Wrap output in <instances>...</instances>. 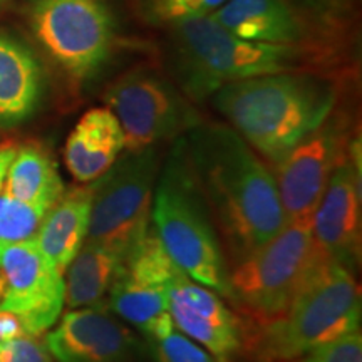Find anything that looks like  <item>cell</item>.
<instances>
[{"label":"cell","instance_id":"obj_13","mask_svg":"<svg viewBox=\"0 0 362 362\" xmlns=\"http://www.w3.org/2000/svg\"><path fill=\"white\" fill-rule=\"evenodd\" d=\"M168 296L175 329L200 344L216 362H233L245 349V325L215 291L181 270L170 284Z\"/></svg>","mask_w":362,"mask_h":362},{"label":"cell","instance_id":"obj_28","mask_svg":"<svg viewBox=\"0 0 362 362\" xmlns=\"http://www.w3.org/2000/svg\"><path fill=\"white\" fill-rule=\"evenodd\" d=\"M17 153V146L13 143L0 144V192H2L4 183H6L7 171L11 168V163Z\"/></svg>","mask_w":362,"mask_h":362},{"label":"cell","instance_id":"obj_24","mask_svg":"<svg viewBox=\"0 0 362 362\" xmlns=\"http://www.w3.org/2000/svg\"><path fill=\"white\" fill-rule=\"evenodd\" d=\"M288 362H362L361 329L332 342L322 344Z\"/></svg>","mask_w":362,"mask_h":362},{"label":"cell","instance_id":"obj_14","mask_svg":"<svg viewBox=\"0 0 362 362\" xmlns=\"http://www.w3.org/2000/svg\"><path fill=\"white\" fill-rule=\"evenodd\" d=\"M45 346L59 362H128L138 341L121 320L99 305L69 309Z\"/></svg>","mask_w":362,"mask_h":362},{"label":"cell","instance_id":"obj_5","mask_svg":"<svg viewBox=\"0 0 362 362\" xmlns=\"http://www.w3.org/2000/svg\"><path fill=\"white\" fill-rule=\"evenodd\" d=\"M319 255L310 221H288L269 242L228 267L230 302L250 324L282 315Z\"/></svg>","mask_w":362,"mask_h":362},{"label":"cell","instance_id":"obj_21","mask_svg":"<svg viewBox=\"0 0 362 362\" xmlns=\"http://www.w3.org/2000/svg\"><path fill=\"white\" fill-rule=\"evenodd\" d=\"M2 192L16 200L49 210L62 197L66 187L49 151L35 143H27L17 148Z\"/></svg>","mask_w":362,"mask_h":362},{"label":"cell","instance_id":"obj_26","mask_svg":"<svg viewBox=\"0 0 362 362\" xmlns=\"http://www.w3.org/2000/svg\"><path fill=\"white\" fill-rule=\"evenodd\" d=\"M0 362H52V356L37 337L22 334L8 341H0Z\"/></svg>","mask_w":362,"mask_h":362},{"label":"cell","instance_id":"obj_8","mask_svg":"<svg viewBox=\"0 0 362 362\" xmlns=\"http://www.w3.org/2000/svg\"><path fill=\"white\" fill-rule=\"evenodd\" d=\"M29 17L35 37L72 78H90L110 56L112 21L101 0H34Z\"/></svg>","mask_w":362,"mask_h":362},{"label":"cell","instance_id":"obj_17","mask_svg":"<svg viewBox=\"0 0 362 362\" xmlns=\"http://www.w3.org/2000/svg\"><path fill=\"white\" fill-rule=\"evenodd\" d=\"M211 19L238 37L269 44H293L300 24L285 0H226Z\"/></svg>","mask_w":362,"mask_h":362},{"label":"cell","instance_id":"obj_29","mask_svg":"<svg viewBox=\"0 0 362 362\" xmlns=\"http://www.w3.org/2000/svg\"><path fill=\"white\" fill-rule=\"evenodd\" d=\"M4 292H6V280H4L2 272H0V300H2Z\"/></svg>","mask_w":362,"mask_h":362},{"label":"cell","instance_id":"obj_27","mask_svg":"<svg viewBox=\"0 0 362 362\" xmlns=\"http://www.w3.org/2000/svg\"><path fill=\"white\" fill-rule=\"evenodd\" d=\"M24 332L19 317L8 310L0 309V341H8V339L19 337Z\"/></svg>","mask_w":362,"mask_h":362},{"label":"cell","instance_id":"obj_2","mask_svg":"<svg viewBox=\"0 0 362 362\" xmlns=\"http://www.w3.org/2000/svg\"><path fill=\"white\" fill-rule=\"evenodd\" d=\"M214 94L235 133L274 165L327 119L336 101L327 81L292 71L233 81Z\"/></svg>","mask_w":362,"mask_h":362},{"label":"cell","instance_id":"obj_6","mask_svg":"<svg viewBox=\"0 0 362 362\" xmlns=\"http://www.w3.org/2000/svg\"><path fill=\"white\" fill-rule=\"evenodd\" d=\"M173 24L189 69L188 88L197 94H211L233 81L291 72L300 59V51L293 44L238 37L210 16Z\"/></svg>","mask_w":362,"mask_h":362},{"label":"cell","instance_id":"obj_18","mask_svg":"<svg viewBox=\"0 0 362 362\" xmlns=\"http://www.w3.org/2000/svg\"><path fill=\"white\" fill-rule=\"evenodd\" d=\"M42 78L33 52L17 40L0 35V121L19 123L33 115Z\"/></svg>","mask_w":362,"mask_h":362},{"label":"cell","instance_id":"obj_30","mask_svg":"<svg viewBox=\"0 0 362 362\" xmlns=\"http://www.w3.org/2000/svg\"><path fill=\"white\" fill-rule=\"evenodd\" d=\"M2 4H4V0H0V8H2Z\"/></svg>","mask_w":362,"mask_h":362},{"label":"cell","instance_id":"obj_10","mask_svg":"<svg viewBox=\"0 0 362 362\" xmlns=\"http://www.w3.org/2000/svg\"><path fill=\"white\" fill-rule=\"evenodd\" d=\"M0 272L6 280L0 309L19 317L25 334L39 337L57 324L66 304L64 275L34 238L0 242Z\"/></svg>","mask_w":362,"mask_h":362},{"label":"cell","instance_id":"obj_23","mask_svg":"<svg viewBox=\"0 0 362 362\" xmlns=\"http://www.w3.org/2000/svg\"><path fill=\"white\" fill-rule=\"evenodd\" d=\"M156 362H216L200 344L173 329L165 337L151 341Z\"/></svg>","mask_w":362,"mask_h":362},{"label":"cell","instance_id":"obj_16","mask_svg":"<svg viewBox=\"0 0 362 362\" xmlns=\"http://www.w3.org/2000/svg\"><path fill=\"white\" fill-rule=\"evenodd\" d=\"M93 197L94 181L67 189L49 208L34 237L40 252L62 275L88 240Z\"/></svg>","mask_w":362,"mask_h":362},{"label":"cell","instance_id":"obj_3","mask_svg":"<svg viewBox=\"0 0 362 362\" xmlns=\"http://www.w3.org/2000/svg\"><path fill=\"white\" fill-rule=\"evenodd\" d=\"M245 330L257 362H288L361 329L354 274L320 253L282 315Z\"/></svg>","mask_w":362,"mask_h":362},{"label":"cell","instance_id":"obj_19","mask_svg":"<svg viewBox=\"0 0 362 362\" xmlns=\"http://www.w3.org/2000/svg\"><path fill=\"white\" fill-rule=\"evenodd\" d=\"M106 298L115 315L141 330L149 342L165 337L175 329L168 285L141 282L123 272Z\"/></svg>","mask_w":362,"mask_h":362},{"label":"cell","instance_id":"obj_9","mask_svg":"<svg viewBox=\"0 0 362 362\" xmlns=\"http://www.w3.org/2000/svg\"><path fill=\"white\" fill-rule=\"evenodd\" d=\"M119 121L124 149L143 151L193 128L197 116L171 86L148 71L124 74L104 94Z\"/></svg>","mask_w":362,"mask_h":362},{"label":"cell","instance_id":"obj_12","mask_svg":"<svg viewBox=\"0 0 362 362\" xmlns=\"http://www.w3.org/2000/svg\"><path fill=\"white\" fill-rule=\"evenodd\" d=\"M347 146L341 124L327 117L314 133L275 163L274 176L287 223L312 220Z\"/></svg>","mask_w":362,"mask_h":362},{"label":"cell","instance_id":"obj_22","mask_svg":"<svg viewBox=\"0 0 362 362\" xmlns=\"http://www.w3.org/2000/svg\"><path fill=\"white\" fill-rule=\"evenodd\" d=\"M45 208L29 205L0 192V242H24L35 237Z\"/></svg>","mask_w":362,"mask_h":362},{"label":"cell","instance_id":"obj_1","mask_svg":"<svg viewBox=\"0 0 362 362\" xmlns=\"http://www.w3.org/2000/svg\"><path fill=\"white\" fill-rule=\"evenodd\" d=\"M183 144L232 262L287 225L274 173L238 133L202 128Z\"/></svg>","mask_w":362,"mask_h":362},{"label":"cell","instance_id":"obj_15","mask_svg":"<svg viewBox=\"0 0 362 362\" xmlns=\"http://www.w3.org/2000/svg\"><path fill=\"white\" fill-rule=\"evenodd\" d=\"M124 149V134L110 107H94L78 121L64 148L72 178L93 183L115 165Z\"/></svg>","mask_w":362,"mask_h":362},{"label":"cell","instance_id":"obj_4","mask_svg":"<svg viewBox=\"0 0 362 362\" xmlns=\"http://www.w3.org/2000/svg\"><path fill=\"white\" fill-rule=\"evenodd\" d=\"M151 226L171 260L189 279L230 302V265L183 141L173 148L165 168L158 175Z\"/></svg>","mask_w":362,"mask_h":362},{"label":"cell","instance_id":"obj_20","mask_svg":"<svg viewBox=\"0 0 362 362\" xmlns=\"http://www.w3.org/2000/svg\"><path fill=\"white\" fill-rule=\"evenodd\" d=\"M123 272L124 260L116 252L86 240L64 272L67 307L99 305Z\"/></svg>","mask_w":362,"mask_h":362},{"label":"cell","instance_id":"obj_7","mask_svg":"<svg viewBox=\"0 0 362 362\" xmlns=\"http://www.w3.org/2000/svg\"><path fill=\"white\" fill-rule=\"evenodd\" d=\"M160 160L155 148L128 151L94 181L89 242L111 248L124 260L151 228Z\"/></svg>","mask_w":362,"mask_h":362},{"label":"cell","instance_id":"obj_25","mask_svg":"<svg viewBox=\"0 0 362 362\" xmlns=\"http://www.w3.org/2000/svg\"><path fill=\"white\" fill-rule=\"evenodd\" d=\"M226 0H151L156 19L178 22L192 17L211 16Z\"/></svg>","mask_w":362,"mask_h":362},{"label":"cell","instance_id":"obj_11","mask_svg":"<svg viewBox=\"0 0 362 362\" xmlns=\"http://www.w3.org/2000/svg\"><path fill=\"white\" fill-rule=\"evenodd\" d=\"M312 235L325 259L352 274L361 264L362 193L361 143H349L312 215Z\"/></svg>","mask_w":362,"mask_h":362}]
</instances>
